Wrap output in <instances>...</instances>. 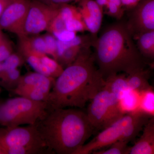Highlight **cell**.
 <instances>
[{
  "mask_svg": "<svg viewBox=\"0 0 154 154\" xmlns=\"http://www.w3.org/2000/svg\"><path fill=\"white\" fill-rule=\"evenodd\" d=\"M11 3L8 0H0V18L5 9Z\"/></svg>",
  "mask_w": 154,
  "mask_h": 154,
  "instance_id": "35",
  "label": "cell"
},
{
  "mask_svg": "<svg viewBox=\"0 0 154 154\" xmlns=\"http://www.w3.org/2000/svg\"><path fill=\"white\" fill-rule=\"evenodd\" d=\"M76 32L65 29L52 34L58 41L63 42H69L73 40L77 36Z\"/></svg>",
  "mask_w": 154,
  "mask_h": 154,
  "instance_id": "32",
  "label": "cell"
},
{
  "mask_svg": "<svg viewBox=\"0 0 154 154\" xmlns=\"http://www.w3.org/2000/svg\"></svg>",
  "mask_w": 154,
  "mask_h": 154,
  "instance_id": "45",
  "label": "cell"
},
{
  "mask_svg": "<svg viewBox=\"0 0 154 154\" xmlns=\"http://www.w3.org/2000/svg\"><path fill=\"white\" fill-rule=\"evenodd\" d=\"M140 92L129 90L119 100V107L122 114L140 112Z\"/></svg>",
  "mask_w": 154,
  "mask_h": 154,
  "instance_id": "17",
  "label": "cell"
},
{
  "mask_svg": "<svg viewBox=\"0 0 154 154\" xmlns=\"http://www.w3.org/2000/svg\"><path fill=\"white\" fill-rule=\"evenodd\" d=\"M86 113L94 129H103L123 115L118 99L104 86L90 101Z\"/></svg>",
  "mask_w": 154,
  "mask_h": 154,
  "instance_id": "6",
  "label": "cell"
},
{
  "mask_svg": "<svg viewBox=\"0 0 154 154\" xmlns=\"http://www.w3.org/2000/svg\"><path fill=\"white\" fill-rule=\"evenodd\" d=\"M140 112L123 114L116 120L122 130L121 140L129 142L136 135L143 122Z\"/></svg>",
  "mask_w": 154,
  "mask_h": 154,
  "instance_id": "12",
  "label": "cell"
},
{
  "mask_svg": "<svg viewBox=\"0 0 154 154\" xmlns=\"http://www.w3.org/2000/svg\"><path fill=\"white\" fill-rule=\"evenodd\" d=\"M51 6H58L63 4H69L72 2H79L80 0H35Z\"/></svg>",
  "mask_w": 154,
  "mask_h": 154,
  "instance_id": "33",
  "label": "cell"
},
{
  "mask_svg": "<svg viewBox=\"0 0 154 154\" xmlns=\"http://www.w3.org/2000/svg\"><path fill=\"white\" fill-rule=\"evenodd\" d=\"M13 92L18 96L36 102H46L48 96L39 89L25 84H19Z\"/></svg>",
  "mask_w": 154,
  "mask_h": 154,
  "instance_id": "18",
  "label": "cell"
},
{
  "mask_svg": "<svg viewBox=\"0 0 154 154\" xmlns=\"http://www.w3.org/2000/svg\"><path fill=\"white\" fill-rule=\"evenodd\" d=\"M108 1L115 3L116 5H118V6H120V7H122L121 0H108Z\"/></svg>",
  "mask_w": 154,
  "mask_h": 154,
  "instance_id": "38",
  "label": "cell"
},
{
  "mask_svg": "<svg viewBox=\"0 0 154 154\" xmlns=\"http://www.w3.org/2000/svg\"><path fill=\"white\" fill-rule=\"evenodd\" d=\"M46 42L47 55L51 56L55 60L57 59V40L52 33H50L43 36Z\"/></svg>",
  "mask_w": 154,
  "mask_h": 154,
  "instance_id": "28",
  "label": "cell"
},
{
  "mask_svg": "<svg viewBox=\"0 0 154 154\" xmlns=\"http://www.w3.org/2000/svg\"><path fill=\"white\" fill-rule=\"evenodd\" d=\"M25 59L19 52L12 53L3 62L5 71L18 69L24 63Z\"/></svg>",
  "mask_w": 154,
  "mask_h": 154,
  "instance_id": "26",
  "label": "cell"
},
{
  "mask_svg": "<svg viewBox=\"0 0 154 154\" xmlns=\"http://www.w3.org/2000/svg\"><path fill=\"white\" fill-rule=\"evenodd\" d=\"M134 39L136 40V44L142 56L154 59V30L140 33Z\"/></svg>",
  "mask_w": 154,
  "mask_h": 154,
  "instance_id": "16",
  "label": "cell"
},
{
  "mask_svg": "<svg viewBox=\"0 0 154 154\" xmlns=\"http://www.w3.org/2000/svg\"><path fill=\"white\" fill-rule=\"evenodd\" d=\"M8 1H9L10 2H14V1H17V0H8Z\"/></svg>",
  "mask_w": 154,
  "mask_h": 154,
  "instance_id": "42",
  "label": "cell"
},
{
  "mask_svg": "<svg viewBox=\"0 0 154 154\" xmlns=\"http://www.w3.org/2000/svg\"><path fill=\"white\" fill-rule=\"evenodd\" d=\"M139 112L154 116V91L149 88L140 92Z\"/></svg>",
  "mask_w": 154,
  "mask_h": 154,
  "instance_id": "20",
  "label": "cell"
},
{
  "mask_svg": "<svg viewBox=\"0 0 154 154\" xmlns=\"http://www.w3.org/2000/svg\"><path fill=\"white\" fill-rule=\"evenodd\" d=\"M31 0H17L7 6L0 18V28L16 34L23 35V28Z\"/></svg>",
  "mask_w": 154,
  "mask_h": 154,
  "instance_id": "8",
  "label": "cell"
},
{
  "mask_svg": "<svg viewBox=\"0 0 154 154\" xmlns=\"http://www.w3.org/2000/svg\"><path fill=\"white\" fill-rule=\"evenodd\" d=\"M104 87L116 97L119 101L129 90L127 82V75L124 74H116L105 79Z\"/></svg>",
  "mask_w": 154,
  "mask_h": 154,
  "instance_id": "15",
  "label": "cell"
},
{
  "mask_svg": "<svg viewBox=\"0 0 154 154\" xmlns=\"http://www.w3.org/2000/svg\"><path fill=\"white\" fill-rule=\"evenodd\" d=\"M21 76L18 69L6 71L0 81V86L13 92L19 85Z\"/></svg>",
  "mask_w": 154,
  "mask_h": 154,
  "instance_id": "21",
  "label": "cell"
},
{
  "mask_svg": "<svg viewBox=\"0 0 154 154\" xmlns=\"http://www.w3.org/2000/svg\"><path fill=\"white\" fill-rule=\"evenodd\" d=\"M134 40L126 23L118 22L107 26L93 42L95 63L104 80L143 69L142 56Z\"/></svg>",
  "mask_w": 154,
  "mask_h": 154,
  "instance_id": "3",
  "label": "cell"
},
{
  "mask_svg": "<svg viewBox=\"0 0 154 154\" xmlns=\"http://www.w3.org/2000/svg\"><path fill=\"white\" fill-rule=\"evenodd\" d=\"M79 9L88 30L91 33L93 42L97 38L103 20V12L95 0H80Z\"/></svg>",
  "mask_w": 154,
  "mask_h": 154,
  "instance_id": "11",
  "label": "cell"
},
{
  "mask_svg": "<svg viewBox=\"0 0 154 154\" xmlns=\"http://www.w3.org/2000/svg\"><path fill=\"white\" fill-rule=\"evenodd\" d=\"M66 29V22L58 14L53 20L48 31L50 33H53L60 32Z\"/></svg>",
  "mask_w": 154,
  "mask_h": 154,
  "instance_id": "31",
  "label": "cell"
},
{
  "mask_svg": "<svg viewBox=\"0 0 154 154\" xmlns=\"http://www.w3.org/2000/svg\"><path fill=\"white\" fill-rule=\"evenodd\" d=\"M58 12V6L31 0L22 36H35L45 30L48 31Z\"/></svg>",
  "mask_w": 154,
  "mask_h": 154,
  "instance_id": "7",
  "label": "cell"
},
{
  "mask_svg": "<svg viewBox=\"0 0 154 154\" xmlns=\"http://www.w3.org/2000/svg\"><path fill=\"white\" fill-rule=\"evenodd\" d=\"M35 125L52 154H76L94 130L87 113L75 108L50 109Z\"/></svg>",
  "mask_w": 154,
  "mask_h": 154,
  "instance_id": "2",
  "label": "cell"
},
{
  "mask_svg": "<svg viewBox=\"0 0 154 154\" xmlns=\"http://www.w3.org/2000/svg\"><path fill=\"white\" fill-rule=\"evenodd\" d=\"M107 10V14L110 17L120 19L124 15L125 9L115 3L108 1L105 7Z\"/></svg>",
  "mask_w": 154,
  "mask_h": 154,
  "instance_id": "30",
  "label": "cell"
},
{
  "mask_svg": "<svg viewBox=\"0 0 154 154\" xmlns=\"http://www.w3.org/2000/svg\"><path fill=\"white\" fill-rule=\"evenodd\" d=\"M55 79L37 72H30L21 76L19 84L30 85L48 95L54 85Z\"/></svg>",
  "mask_w": 154,
  "mask_h": 154,
  "instance_id": "14",
  "label": "cell"
},
{
  "mask_svg": "<svg viewBox=\"0 0 154 154\" xmlns=\"http://www.w3.org/2000/svg\"><path fill=\"white\" fill-rule=\"evenodd\" d=\"M41 60L49 72L51 77L57 79L63 72L64 68L57 61L49 57L46 54L42 56Z\"/></svg>",
  "mask_w": 154,
  "mask_h": 154,
  "instance_id": "25",
  "label": "cell"
},
{
  "mask_svg": "<svg viewBox=\"0 0 154 154\" xmlns=\"http://www.w3.org/2000/svg\"><path fill=\"white\" fill-rule=\"evenodd\" d=\"M150 66H151V67L154 69V61L151 64Z\"/></svg>",
  "mask_w": 154,
  "mask_h": 154,
  "instance_id": "40",
  "label": "cell"
},
{
  "mask_svg": "<svg viewBox=\"0 0 154 154\" xmlns=\"http://www.w3.org/2000/svg\"><path fill=\"white\" fill-rule=\"evenodd\" d=\"M1 88H0V93H1Z\"/></svg>",
  "mask_w": 154,
  "mask_h": 154,
  "instance_id": "43",
  "label": "cell"
},
{
  "mask_svg": "<svg viewBox=\"0 0 154 154\" xmlns=\"http://www.w3.org/2000/svg\"><path fill=\"white\" fill-rule=\"evenodd\" d=\"M0 147L5 154L9 150L18 147L27 149L29 154H52L35 124L0 127Z\"/></svg>",
  "mask_w": 154,
  "mask_h": 154,
  "instance_id": "5",
  "label": "cell"
},
{
  "mask_svg": "<svg viewBox=\"0 0 154 154\" xmlns=\"http://www.w3.org/2000/svg\"><path fill=\"white\" fill-rule=\"evenodd\" d=\"M5 72V68H4V64H3L2 62L0 63V81H1Z\"/></svg>",
  "mask_w": 154,
  "mask_h": 154,
  "instance_id": "37",
  "label": "cell"
},
{
  "mask_svg": "<svg viewBox=\"0 0 154 154\" xmlns=\"http://www.w3.org/2000/svg\"><path fill=\"white\" fill-rule=\"evenodd\" d=\"M141 0H121L122 7L124 9L130 10L134 8Z\"/></svg>",
  "mask_w": 154,
  "mask_h": 154,
  "instance_id": "34",
  "label": "cell"
},
{
  "mask_svg": "<svg viewBox=\"0 0 154 154\" xmlns=\"http://www.w3.org/2000/svg\"><path fill=\"white\" fill-rule=\"evenodd\" d=\"M66 29L73 32L88 31L82 17H75L66 22Z\"/></svg>",
  "mask_w": 154,
  "mask_h": 154,
  "instance_id": "27",
  "label": "cell"
},
{
  "mask_svg": "<svg viewBox=\"0 0 154 154\" xmlns=\"http://www.w3.org/2000/svg\"><path fill=\"white\" fill-rule=\"evenodd\" d=\"M3 36L2 33L1 32V28H0V38Z\"/></svg>",
  "mask_w": 154,
  "mask_h": 154,
  "instance_id": "41",
  "label": "cell"
},
{
  "mask_svg": "<svg viewBox=\"0 0 154 154\" xmlns=\"http://www.w3.org/2000/svg\"><path fill=\"white\" fill-rule=\"evenodd\" d=\"M48 110L46 102H36L22 96L0 100V127L35 124Z\"/></svg>",
  "mask_w": 154,
  "mask_h": 154,
  "instance_id": "4",
  "label": "cell"
},
{
  "mask_svg": "<svg viewBox=\"0 0 154 154\" xmlns=\"http://www.w3.org/2000/svg\"><path fill=\"white\" fill-rule=\"evenodd\" d=\"M12 53L11 42L3 36L0 38V63L4 61Z\"/></svg>",
  "mask_w": 154,
  "mask_h": 154,
  "instance_id": "29",
  "label": "cell"
},
{
  "mask_svg": "<svg viewBox=\"0 0 154 154\" xmlns=\"http://www.w3.org/2000/svg\"><path fill=\"white\" fill-rule=\"evenodd\" d=\"M0 154H5V152L1 147H0Z\"/></svg>",
  "mask_w": 154,
  "mask_h": 154,
  "instance_id": "39",
  "label": "cell"
},
{
  "mask_svg": "<svg viewBox=\"0 0 154 154\" xmlns=\"http://www.w3.org/2000/svg\"><path fill=\"white\" fill-rule=\"evenodd\" d=\"M153 119H154V118Z\"/></svg>",
  "mask_w": 154,
  "mask_h": 154,
  "instance_id": "44",
  "label": "cell"
},
{
  "mask_svg": "<svg viewBox=\"0 0 154 154\" xmlns=\"http://www.w3.org/2000/svg\"><path fill=\"white\" fill-rule=\"evenodd\" d=\"M29 47L36 52L42 54L47 55L48 51L46 42L43 36H22Z\"/></svg>",
  "mask_w": 154,
  "mask_h": 154,
  "instance_id": "23",
  "label": "cell"
},
{
  "mask_svg": "<svg viewBox=\"0 0 154 154\" xmlns=\"http://www.w3.org/2000/svg\"><path fill=\"white\" fill-rule=\"evenodd\" d=\"M127 154H154L153 119L146 125L139 139L132 146H129Z\"/></svg>",
  "mask_w": 154,
  "mask_h": 154,
  "instance_id": "13",
  "label": "cell"
},
{
  "mask_svg": "<svg viewBox=\"0 0 154 154\" xmlns=\"http://www.w3.org/2000/svg\"><path fill=\"white\" fill-rule=\"evenodd\" d=\"M95 1L102 10L105 8L108 2V0H95Z\"/></svg>",
  "mask_w": 154,
  "mask_h": 154,
  "instance_id": "36",
  "label": "cell"
},
{
  "mask_svg": "<svg viewBox=\"0 0 154 154\" xmlns=\"http://www.w3.org/2000/svg\"><path fill=\"white\" fill-rule=\"evenodd\" d=\"M130 11L126 24L134 38L140 33L154 30V0H141Z\"/></svg>",
  "mask_w": 154,
  "mask_h": 154,
  "instance_id": "9",
  "label": "cell"
},
{
  "mask_svg": "<svg viewBox=\"0 0 154 154\" xmlns=\"http://www.w3.org/2000/svg\"><path fill=\"white\" fill-rule=\"evenodd\" d=\"M128 142L119 140L116 142L111 145L107 147V148L96 151L92 154H127L128 147Z\"/></svg>",
  "mask_w": 154,
  "mask_h": 154,
  "instance_id": "24",
  "label": "cell"
},
{
  "mask_svg": "<svg viewBox=\"0 0 154 154\" xmlns=\"http://www.w3.org/2000/svg\"><path fill=\"white\" fill-rule=\"evenodd\" d=\"M122 130L117 121L102 130L94 139L85 144L76 154H92L121 140Z\"/></svg>",
  "mask_w": 154,
  "mask_h": 154,
  "instance_id": "10",
  "label": "cell"
},
{
  "mask_svg": "<svg viewBox=\"0 0 154 154\" xmlns=\"http://www.w3.org/2000/svg\"><path fill=\"white\" fill-rule=\"evenodd\" d=\"M128 87L129 90L141 91L149 88L145 72L143 69L138 70L127 75Z\"/></svg>",
  "mask_w": 154,
  "mask_h": 154,
  "instance_id": "19",
  "label": "cell"
},
{
  "mask_svg": "<svg viewBox=\"0 0 154 154\" xmlns=\"http://www.w3.org/2000/svg\"><path fill=\"white\" fill-rule=\"evenodd\" d=\"M91 46L75 45L67 48L65 50L58 58L57 61L64 66L66 67L72 64L79 56L80 52L85 48Z\"/></svg>",
  "mask_w": 154,
  "mask_h": 154,
  "instance_id": "22",
  "label": "cell"
},
{
  "mask_svg": "<svg viewBox=\"0 0 154 154\" xmlns=\"http://www.w3.org/2000/svg\"><path fill=\"white\" fill-rule=\"evenodd\" d=\"M90 47L83 49L55 80L46 102L49 109L83 108L103 88L105 80L95 66Z\"/></svg>",
  "mask_w": 154,
  "mask_h": 154,
  "instance_id": "1",
  "label": "cell"
}]
</instances>
